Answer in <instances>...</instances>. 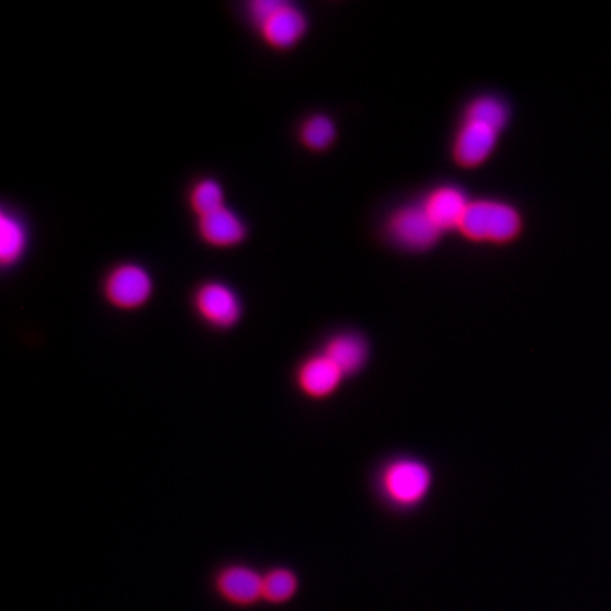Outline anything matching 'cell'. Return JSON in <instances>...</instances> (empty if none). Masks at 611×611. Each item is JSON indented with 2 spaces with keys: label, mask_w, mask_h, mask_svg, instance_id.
Returning a JSON list of instances; mask_svg holds the SVG:
<instances>
[{
  "label": "cell",
  "mask_w": 611,
  "mask_h": 611,
  "mask_svg": "<svg viewBox=\"0 0 611 611\" xmlns=\"http://www.w3.org/2000/svg\"><path fill=\"white\" fill-rule=\"evenodd\" d=\"M461 231L473 240L508 241L520 231V216L508 204L477 201L465 211Z\"/></svg>",
  "instance_id": "7a4b0ae2"
},
{
  "label": "cell",
  "mask_w": 611,
  "mask_h": 611,
  "mask_svg": "<svg viewBox=\"0 0 611 611\" xmlns=\"http://www.w3.org/2000/svg\"><path fill=\"white\" fill-rule=\"evenodd\" d=\"M154 291L151 275L143 267L124 263L116 267L104 284L108 301L121 309H136L147 303Z\"/></svg>",
  "instance_id": "3957f363"
},
{
  "label": "cell",
  "mask_w": 611,
  "mask_h": 611,
  "mask_svg": "<svg viewBox=\"0 0 611 611\" xmlns=\"http://www.w3.org/2000/svg\"><path fill=\"white\" fill-rule=\"evenodd\" d=\"M391 237L411 250H423L439 240L442 229L431 222L425 207H405L391 218Z\"/></svg>",
  "instance_id": "5b68a950"
},
{
  "label": "cell",
  "mask_w": 611,
  "mask_h": 611,
  "mask_svg": "<svg viewBox=\"0 0 611 611\" xmlns=\"http://www.w3.org/2000/svg\"><path fill=\"white\" fill-rule=\"evenodd\" d=\"M248 15L272 48H293L308 31L303 12L282 0H256L248 5Z\"/></svg>",
  "instance_id": "6da1fadb"
},
{
  "label": "cell",
  "mask_w": 611,
  "mask_h": 611,
  "mask_svg": "<svg viewBox=\"0 0 611 611\" xmlns=\"http://www.w3.org/2000/svg\"><path fill=\"white\" fill-rule=\"evenodd\" d=\"M496 129L476 121H465L457 139H455V158L465 167H474L483 163L491 155L498 139Z\"/></svg>",
  "instance_id": "52a82bcc"
},
{
  "label": "cell",
  "mask_w": 611,
  "mask_h": 611,
  "mask_svg": "<svg viewBox=\"0 0 611 611\" xmlns=\"http://www.w3.org/2000/svg\"><path fill=\"white\" fill-rule=\"evenodd\" d=\"M263 576L248 567L235 566L223 570L218 578L222 597L235 604H251L262 598Z\"/></svg>",
  "instance_id": "30bf717a"
},
{
  "label": "cell",
  "mask_w": 611,
  "mask_h": 611,
  "mask_svg": "<svg viewBox=\"0 0 611 611\" xmlns=\"http://www.w3.org/2000/svg\"><path fill=\"white\" fill-rule=\"evenodd\" d=\"M341 380H343V372L325 353L308 359L297 372L301 389L312 398L330 396L340 386Z\"/></svg>",
  "instance_id": "9c48e42d"
},
{
  "label": "cell",
  "mask_w": 611,
  "mask_h": 611,
  "mask_svg": "<svg viewBox=\"0 0 611 611\" xmlns=\"http://www.w3.org/2000/svg\"><path fill=\"white\" fill-rule=\"evenodd\" d=\"M387 495L401 505L420 501L430 488V473L420 462H394L384 474Z\"/></svg>",
  "instance_id": "8992f818"
},
{
  "label": "cell",
  "mask_w": 611,
  "mask_h": 611,
  "mask_svg": "<svg viewBox=\"0 0 611 611\" xmlns=\"http://www.w3.org/2000/svg\"><path fill=\"white\" fill-rule=\"evenodd\" d=\"M191 206L197 216H206L225 207V194L222 185L213 179H204L192 189Z\"/></svg>",
  "instance_id": "2e32d148"
},
{
  "label": "cell",
  "mask_w": 611,
  "mask_h": 611,
  "mask_svg": "<svg viewBox=\"0 0 611 611\" xmlns=\"http://www.w3.org/2000/svg\"><path fill=\"white\" fill-rule=\"evenodd\" d=\"M335 136H337V129H335L333 121L323 114L309 117L301 128V142L309 150H327L335 142Z\"/></svg>",
  "instance_id": "5bb4252c"
},
{
  "label": "cell",
  "mask_w": 611,
  "mask_h": 611,
  "mask_svg": "<svg viewBox=\"0 0 611 611\" xmlns=\"http://www.w3.org/2000/svg\"><path fill=\"white\" fill-rule=\"evenodd\" d=\"M195 309L204 321L216 328H231L241 316L237 293L222 282H206L194 297Z\"/></svg>",
  "instance_id": "277c9868"
},
{
  "label": "cell",
  "mask_w": 611,
  "mask_h": 611,
  "mask_svg": "<svg viewBox=\"0 0 611 611\" xmlns=\"http://www.w3.org/2000/svg\"><path fill=\"white\" fill-rule=\"evenodd\" d=\"M469 204L459 189L442 188L431 192L423 207L431 222L443 231V229L455 228V226L461 228L462 219H464Z\"/></svg>",
  "instance_id": "8fae6325"
},
{
  "label": "cell",
  "mask_w": 611,
  "mask_h": 611,
  "mask_svg": "<svg viewBox=\"0 0 611 611\" xmlns=\"http://www.w3.org/2000/svg\"><path fill=\"white\" fill-rule=\"evenodd\" d=\"M27 247V233L23 223L12 216L2 213L0 216V259L5 267L14 265L24 256Z\"/></svg>",
  "instance_id": "4fadbf2b"
},
{
  "label": "cell",
  "mask_w": 611,
  "mask_h": 611,
  "mask_svg": "<svg viewBox=\"0 0 611 611\" xmlns=\"http://www.w3.org/2000/svg\"><path fill=\"white\" fill-rule=\"evenodd\" d=\"M197 229L207 245L219 248L237 247L247 237L244 222L228 207L201 216Z\"/></svg>",
  "instance_id": "ba28073f"
},
{
  "label": "cell",
  "mask_w": 611,
  "mask_h": 611,
  "mask_svg": "<svg viewBox=\"0 0 611 611\" xmlns=\"http://www.w3.org/2000/svg\"><path fill=\"white\" fill-rule=\"evenodd\" d=\"M467 120L486 124L489 128L501 132L508 120L507 108L498 99L480 98L471 104L469 111H467Z\"/></svg>",
  "instance_id": "e0dca14e"
},
{
  "label": "cell",
  "mask_w": 611,
  "mask_h": 611,
  "mask_svg": "<svg viewBox=\"0 0 611 611\" xmlns=\"http://www.w3.org/2000/svg\"><path fill=\"white\" fill-rule=\"evenodd\" d=\"M325 355L343 372V375H349L365 364L367 346L357 335L341 333L328 341L325 347Z\"/></svg>",
  "instance_id": "7c38bea8"
},
{
  "label": "cell",
  "mask_w": 611,
  "mask_h": 611,
  "mask_svg": "<svg viewBox=\"0 0 611 611\" xmlns=\"http://www.w3.org/2000/svg\"><path fill=\"white\" fill-rule=\"evenodd\" d=\"M297 579L291 570L275 569L263 576L262 598L271 603H284L293 598Z\"/></svg>",
  "instance_id": "9a60e30c"
}]
</instances>
